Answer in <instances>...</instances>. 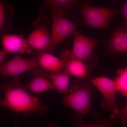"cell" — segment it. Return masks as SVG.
<instances>
[{
    "instance_id": "cell-1",
    "label": "cell",
    "mask_w": 127,
    "mask_h": 127,
    "mask_svg": "<svg viewBox=\"0 0 127 127\" xmlns=\"http://www.w3.org/2000/svg\"><path fill=\"white\" fill-rule=\"evenodd\" d=\"M0 89L4 94L1 105L16 114H20L24 117L35 114L43 116L49 111L38 97L29 94L26 87L21 84L18 76L14 77L10 82L4 81Z\"/></svg>"
},
{
    "instance_id": "cell-2",
    "label": "cell",
    "mask_w": 127,
    "mask_h": 127,
    "mask_svg": "<svg viewBox=\"0 0 127 127\" xmlns=\"http://www.w3.org/2000/svg\"><path fill=\"white\" fill-rule=\"evenodd\" d=\"M92 76L76 78L73 82L70 93L65 96L63 102L83 116L91 112V100L93 94L94 85Z\"/></svg>"
},
{
    "instance_id": "cell-3",
    "label": "cell",
    "mask_w": 127,
    "mask_h": 127,
    "mask_svg": "<svg viewBox=\"0 0 127 127\" xmlns=\"http://www.w3.org/2000/svg\"><path fill=\"white\" fill-rule=\"evenodd\" d=\"M52 19V45L50 53L52 54L57 46L70 36H74L77 32L78 25L69 20L60 10L51 9Z\"/></svg>"
},
{
    "instance_id": "cell-4",
    "label": "cell",
    "mask_w": 127,
    "mask_h": 127,
    "mask_svg": "<svg viewBox=\"0 0 127 127\" xmlns=\"http://www.w3.org/2000/svg\"><path fill=\"white\" fill-rule=\"evenodd\" d=\"M72 49L68 50L71 56L81 60L88 66L89 68H94L98 60L93 55L95 48L99 41L78 32L74 36Z\"/></svg>"
},
{
    "instance_id": "cell-5",
    "label": "cell",
    "mask_w": 127,
    "mask_h": 127,
    "mask_svg": "<svg viewBox=\"0 0 127 127\" xmlns=\"http://www.w3.org/2000/svg\"><path fill=\"white\" fill-rule=\"evenodd\" d=\"M79 9L84 23L95 29L109 28L110 21L118 12L111 8L96 7L86 4L81 5Z\"/></svg>"
},
{
    "instance_id": "cell-6",
    "label": "cell",
    "mask_w": 127,
    "mask_h": 127,
    "mask_svg": "<svg viewBox=\"0 0 127 127\" xmlns=\"http://www.w3.org/2000/svg\"><path fill=\"white\" fill-rule=\"evenodd\" d=\"M50 21L46 17H39L33 23V31L27 40L30 46L39 51L50 52L52 45L51 35L48 30Z\"/></svg>"
},
{
    "instance_id": "cell-7",
    "label": "cell",
    "mask_w": 127,
    "mask_h": 127,
    "mask_svg": "<svg viewBox=\"0 0 127 127\" xmlns=\"http://www.w3.org/2000/svg\"><path fill=\"white\" fill-rule=\"evenodd\" d=\"M94 86L100 91L104 100L101 103V106L112 114L118 111V106L116 102L117 88L115 80L104 76H100L92 79Z\"/></svg>"
},
{
    "instance_id": "cell-8",
    "label": "cell",
    "mask_w": 127,
    "mask_h": 127,
    "mask_svg": "<svg viewBox=\"0 0 127 127\" xmlns=\"http://www.w3.org/2000/svg\"><path fill=\"white\" fill-rule=\"evenodd\" d=\"M39 67L36 58L26 59L16 56L0 67V73L3 76H18L19 75Z\"/></svg>"
},
{
    "instance_id": "cell-9",
    "label": "cell",
    "mask_w": 127,
    "mask_h": 127,
    "mask_svg": "<svg viewBox=\"0 0 127 127\" xmlns=\"http://www.w3.org/2000/svg\"><path fill=\"white\" fill-rule=\"evenodd\" d=\"M30 72L33 77L25 87L32 93H40L55 89L50 78V72L39 66Z\"/></svg>"
},
{
    "instance_id": "cell-10",
    "label": "cell",
    "mask_w": 127,
    "mask_h": 127,
    "mask_svg": "<svg viewBox=\"0 0 127 127\" xmlns=\"http://www.w3.org/2000/svg\"><path fill=\"white\" fill-rule=\"evenodd\" d=\"M1 41L3 49L9 53L23 54L32 52L33 49L22 34H5L1 36Z\"/></svg>"
},
{
    "instance_id": "cell-11",
    "label": "cell",
    "mask_w": 127,
    "mask_h": 127,
    "mask_svg": "<svg viewBox=\"0 0 127 127\" xmlns=\"http://www.w3.org/2000/svg\"><path fill=\"white\" fill-rule=\"evenodd\" d=\"M59 57L64 61L66 71L70 75L76 78H82L87 77L91 73L89 71L88 66L79 59L71 56L66 50L60 55Z\"/></svg>"
},
{
    "instance_id": "cell-12",
    "label": "cell",
    "mask_w": 127,
    "mask_h": 127,
    "mask_svg": "<svg viewBox=\"0 0 127 127\" xmlns=\"http://www.w3.org/2000/svg\"><path fill=\"white\" fill-rule=\"evenodd\" d=\"M106 45L110 53H127V27H117Z\"/></svg>"
},
{
    "instance_id": "cell-13",
    "label": "cell",
    "mask_w": 127,
    "mask_h": 127,
    "mask_svg": "<svg viewBox=\"0 0 127 127\" xmlns=\"http://www.w3.org/2000/svg\"><path fill=\"white\" fill-rule=\"evenodd\" d=\"M36 58L39 66L49 72H60L65 70L64 61L52 53L39 51Z\"/></svg>"
},
{
    "instance_id": "cell-14",
    "label": "cell",
    "mask_w": 127,
    "mask_h": 127,
    "mask_svg": "<svg viewBox=\"0 0 127 127\" xmlns=\"http://www.w3.org/2000/svg\"><path fill=\"white\" fill-rule=\"evenodd\" d=\"M80 0H43L38 7L40 17L44 16L48 8L58 9L61 11L66 17L72 13L73 8L78 5Z\"/></svg>"
},
{
    "instance_id": "cell-15",
    "label": "cell",
    "mask_w": 127,
    "mask_h": 127,
    "mask_svg": "<svg viewBox=\"0 0 127 127\" xmlns=\"http://www.w3.org/2000/svg\"><path fill=\"white\" fill-rule=\"evenodd\" d=\"M15 10L13 6L3 1L0 2V34L1 36L6 34L11 26L12 18Z\"/></svg>"
},
{
    "instance_id": "cell-16",
    "label": "cell",
    "mask_w": 127,
    "mask_h": 127,
    "mask_svg": "<svg viewBox=\"0 0 127 127\" xmlns=\"http://www.w3.org/2000/svg\"><path fill=\"white\" fill-rule=\"evenodd\" d=\"M50 77L53 86L60 93L66 96L70 93L69 88L70 75L64 71L60 72L50 73Z\"/></svg>"
},
{
    "instance_id": "cell-17",
    "label": "cell",
    "mask_w": 127,
    "mask_h": 127,
    "mask_svg": "<svg viewBox=\"0 0 127 127\" xmlns=\"http://www.w3.org/2000/svg\"><path fill=\"white\" fill-rule=\"evenodd\" d=\"M96 119L95 123L88 124L84 123L82 116L76 114L72 117V122L76 127H114L116 124L115 120L116 119H108L97 116Z\"/></svg>"
},
{
    "instance_id": "cell-18",
    "label": "cell",
    "mask_w": 127,
    "mask_h": 127,
    "mask_svg": "<svg viewBox=\"0 0 127 127\" xmlns=\"http://www.w3.org/2000/svg\"><path fill=\"white\" fill-rule=\"evenodd\" d=\"M114 80L118 92L127 98V66L125 68L117 71Z\"/></svg>"
},
{
    "instance_id": "cell-19",
    "label": "cell",
    "mask_w": 127,
    "mask_h": 127,
    "mask_svg": "<svg viewBox=\"0 0 127 127\" xmlns=\"http://www.w3.org/2000/svg\"><path fill=\"white\" fill-rule=\"evenodd\" d=\"M109 118L112 119H120L122 122L120 124L121 127H127V103L124 108L122 109H119L115 113L111 114Z\"/></svg>"
},
{
    "instance_id": "cell-20",
    "label": "cell",
    "mask_w": 127,
    "mask_h": 127,
    "mask_svg": "<svg viewBox=\"0 0 127 127\" xmlns=\"http://www.w3.org/2000/svg\"><path fill=\"white\" fill-rule=\"evenodd\" d=\"M120 12L123 18V23L122 26L127 27V1L120 9Z\"/></svg>"
},
{
    "instance_id": "cell-21",
    "label": "cell",
    "mask_w": 127,
    "mask_h": 127,
    "mask_svg": "<svg viewBox=\"0 0 127 127\" xmlns=\"http://www.w3.org/2000/svg\"><path fill=\"white\" fill-rule=\"evenodd\" d=\"M8 53L9 52L4 49L0 52V64L1 65L3 64V62L6 57Z\"/></svg>"
},
{
    "instance_id": "cell-22",
    "label": "cell",
    "mask_w": 127,
    "mask_h": 127,
    "mask_svg": "<svg viewBox=\"0 0 127 127\" xmlns=\"http://www.w3.org/2000/svg\"><path fill=\"white\" fill-rule=\"evenodd\" d=\"M47 127H59L56 123L53 122H50L48 124Z\"/></svg>"
}]
</instances>
